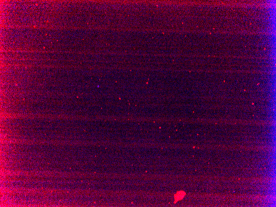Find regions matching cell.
<instances>
[{"instance_id": "6da1fadb", "label": "cell", "mask_w": 276, "mask_h": 207, "mask_svg": "<svg viewBox=\"0 0 276 207\" xmlns=\"http://www.w3.org/2000/svg\"><path fill=\"white\" fill-rule=\"evenodd\" d=\"M186 193L184 191H180L177 192V193L175 195V202L174 203H175L178 201L183 199Z\"/></svg>"}]
</instances>
